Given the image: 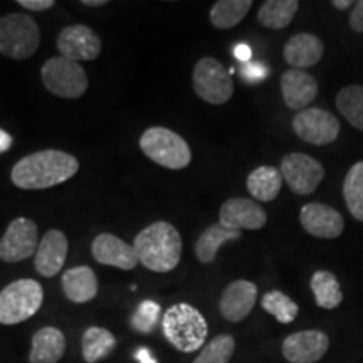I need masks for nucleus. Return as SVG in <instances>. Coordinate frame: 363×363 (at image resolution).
I'll use <instances>...</instances> for the list:
<instances>
[{
	"label": "nucleus",
	"mask_w": 363,
	"mask_h": 363,
	"mask_svg": "<svg viewBox=\"0 0 363 363\" xmlns=\"http://www.w3.org/2000/svg\"><path fill=\"white\" fill-rule=\"evenodd\" d=\"M79 162L61 150H43L21 158L11 172L12 184L22 190H43L65 184L78 174Z\"/></svg>",
	"instance_id": "1"
},
{
	"label": "nucleus",
	"mask_w": 363,
	"mask_h": 363,
	"mask_svg": "<svg viewBox=\"0 0 363 363\" xmlns=\"http://www.w3.org/2000/svg\"><path fill=\"white\" fill-rule=\"evenodd\" d=\"M133 249L138 264L153 272H169L179 266L182 257L180 233L170 222L157 220L135 238Z\"/></svg>",
	"instance_id": "2"
},
{
	"label": "nucleus",
	"mask_w": 363,
	"mask_h": 363,
	"mask_svg": "<svg viewBox=\"0 0 363 363\" xmlns=\"http://www.w3.org/2000/svg\"><path fill=\"white\" fill-rule=\"evenodd\" d=\"M162 328L172 347L184 353L201 350L208 333L206 318L187 303L170 306L162 318Z\"/></svg>",
	"instance_id": "3"
},
{
	"label": "nucleus",
	"mask_w": 363,
	"mask_h": 363,
	"mask_svg": "<svg viewBox=\"0 0 363 363\" xmlns=\"http://www.w3.org/2000/svg\"><path fill=\"white\" fill-rule=\"evenodd\" d=\"M140 148L150 160L170 170H182L192 162L189 143L175 131L163 126H152L140 138Z\"/></svg>",
	"instance_id": "4"
},
{
	"label": "nucleus",
	"mask_w": 363,
	"mask_h": 363,
	"mask_svg": "<svg viewBox=\"0 0 363 363\" xmlns=\"http://www.w3.org/2000/svg\"><path fill=\"white\" fill-rule=\"evenodd\" d=\"M40 44L39 26L26 13H9L0 17V54L24 61L33 57Z\"/></svg>",
	"instance_id": "5"
},
{
	"label": "nucleus",
	"mask_w": 363,
	"mask_h": 363,
	"mask_svg": "<svg viewBox=\"0 0 363 363\" xmlns=\"http://www.w3.org/2000/svg\"><path fill=\"white\" fill-rule=\"evenodd\" d=\"M44 301L43 286L34 279H17L0 291V323L17 325L33 318Z\"/></svg>",
	"instance_id": "6"
},
{
	"label": "nucleus",
	"mask_w": 363,
	"mask_h": 363,
	"mask_svg": "<svg viewBox=\"0 0 363 363\" xmlns=\"http://www.w3.org/2000/svg\"><path fill=\"white\" fill-rule=\"evenodd\" d=\"M40 78L45 89L65 99L81 98L88 91V76L79 62L57 56L44 62Z\"/></svg>",
	"instance_id": "7"
},
{
	"label": "nucleus",
	"mask_w": 363,
	"mask_h": 363,
	"mask_svg": "<svg viewBox=\"0 0 363 363\" xmlns=\"http://www.w3.org/2000/svg\"><path fill=\"white\" fill-rule=\"evenodd\" d=\"M194 91L202 101L208 104H224L233 98L234 83L230 72L214 57H202L195 65Z\"/></svg>",
	"instance_id": "8"
},
{
	"label": "nucleus",
	"mask_w": 363,
	"mask_h": 363,
	"mask_svg": "<svg viewBox=\"0 0 363 363\" xmlns=\"http://www.w3.org/2000/svg\"><path fill=\"white\" fill-rule=\"evenodd\" d=\"M281 177L296 195H310L323 182L325 169L316 158L305 153H289L281 160Z\"/></svg>",
	"instance_id": "9"
},
{
	"label": "nucleus",
	"mask_w": 363,
	"mask_h": 363,
	"mask_svg": "<svg viewBox=\"0 0 363 363\" xmlns=\"http://www.w3.org/2000/svg\"><path fill=\"white\" fill-rule=\"evenodd\" d=\"M293 130L303 142L311 145H330L338 138L340 121L321 108H306L293 118Z\"/></svg>",
	"instance_id": "10"
},
{
	"label": "nucleus",
	"mask_w": 363,
	"mask_h": 363,
	"mask_svg": "<svg viewBox=\"0 0 363 363\" xmlns=\"http://www.w3.org/2000/svg\"><path fill=\"white\" fill-rule=\"evenodd\" d=\"M38 246L39 235L35 222L26 217L13 219L0 239V261L21 262L35 254Z\"/></svg>",
	"instance_id": "11"
},
{
	"label": "nucleus",
	"mask_w": 363,
	"mask_h": 363,
	"mask_svg": "<svg viewBox=\"0 0 363 363\" xmlns=\"http://www.w3.org/2000/svg\"><path fill=\"white\" fill-rule=\"evenodd\" d=\"M57 51L69 61H93L101 54V39L88 26H67L57 35Z\"/></svg>",
	"instance_id": "12"
},
{
	"label": "nucleus",
	"mask_w": 363,
	"mask_h": 363,
	"mask_svg": "<svg viewBox=\"0 0 363 363\" xmlns=\"http://www.w3.org/2000/svg\"><path fill=\"white\" fill-rule=\"evenodd\" d=\"M330 340L320 330H305L289 335L283 342V357L289 363H316L326 355Z\"/></svg>",
	"instance_id": "13"
},
{
	"label": "nucleus",
	"mask_w": 363,
	"mask_h": 363,
	"mask_svg": "<svg viewBox=\"0 0 363 363\" xmlns=\"http://www.w3.org/2000/svg\"><path fill=\"white\" fill-rule=\"evenodd\" d=\"M219 222L234 230H259L266 225V211L256 201L244 197L229 199L222 203Z\"/></svg>",
	"instance_id": "14"
},
{
	"label": "nucleus",
	"mask_w": 363,
	"mask_h": 363,
	"mask_svg": "<svg viewBox=\"0 0 363 363\" xmlns=\"http://www.w3.org/2000/svg\"><path fill=\"white\" fill-rule=\"evenodd\" d=\"M299 222L308 234L320 239H337L345 229V220L338 211L316 202L301 208Z\"/></svg>",
	"instance_id": "15"
},
{
	"label": "nucleus",
	"mask_w": 363,
	"mask_h": 363,
	"mask_svg": "<svg viewBox=\"0 0 363 363\" xmlns=\"http://www.w3.org/2000/svg\"><path fill=\"white\" fill-rule=\"evenodd\" d=\"M67 238L61 230L52 229L43 235L35 251L34 267L44 278H54L65 266L67 257Z\"/></svg>",
	"instance_id": "16"
},
{
	"label": "nucleus",
	"mask_w": 363,
	"mask_h": 363,
	"mask_svg": "<svg viewBox=\"0 0 363 363\" xmlns=\"http://www.w3.org/2000/svg\"><path fill=\"white\" fill-rule=\"evenodd\" d=\"M91 252L99 264L113 266L118 269L131 271L138 264L133 246L113 234H99L91 244Z\"/></svg>",
	"instance_id": "17"
},
{
	"label": "nucleus",
	"mask_w": 363,
	"mask_h": 363,
	"mask_svg": "<svg viewBox=\"0 0 363 363\" xmlns=\"http://www.w3.org/2000/svg\"><path fill=\"white\" fill-rule=\"evenodd\" d=\"M257 288L251 281L239 279L230 283L222 293L219 310L222 316L230 323H239L252 311L256 305Z\"/></svg>",
	"instance_id": "18"
},
{
	"label": "nucleus",
	"mask_w": 363,
	"mask_h": 363,
	"mask_svg": "<svg viewBox=\"0 0 363 363\" xmlns=\"http://www.w3.org/2000/svg\"><path fill=\"white\" fill-rule=\"evenodd\" d=\"M281 94L286 106L294 111H303L315 101L318 94V83L306 71L289 69L281 78Z\"/></svg>",
	"instance_id": "19"
},
{
	"label": "nucleus",
	"mask_w": 363,
	"mask_h": 363,
	"mask_svg": "<svg viewBox=\"0 0 363 363\" xmlns=\"http://www.w3.org/2000/svg\"><path fill=\"white\" fill-rule=\"evenodd\" d=\"M325 48L320 38L315 34L301 33L294 34L293 38L288 39L284 45V59L293 69H308V67L318 65L321 57H323Z\"/></svg>",
	"instance_id": "20"
},
{
	"label": "nucleus",
	"mask_w": 363,
	"mask_h": 363,
	"mask_svg": "<svg viewBox=\"0 0 363 363\" xmlns=\"http://www.w3.org/2000/svg\"><path fill=\"white\" fill-rule=\"evenodd\" d=\"M66 338L59 328L45 326L35 331L30 340V363H57L65 357Z\"/></svg>",
	"instance_id": "21"
},
{
	"label": "nucleus",
	"mask_w": 363,
	"mask_h": 363,
	"mask_svg": "<svg viewBox=\"0 0 363 363\" xmlns=\"http://www.w3.org/2000/svg\"><path fill=\"white\" fill-rule=\"evenodd\" d=\"M62 288L71 303H89L98 294V279L89 266H76L62 274Z\"/></svg>",
	"instance_id": "22"
},
{
	"label": "nucleus",
	"mask_w": 363,
	"mask_h": 363,
	"mask_svg": "<svg viewBox=\"0 0 363 363\" xmlns=\"http://www.w3.org/2000/svg\"><path fill=\"white\" fill-rule=\"evenodd\" d=\"M239 238L240 230L229 229V227L222 225L220 222H216V224L208 225L207 229L199 235L197 242H195V256H197V259L203 262V264H211V262H214L222 244Z\"/></svg>",
	"instance_id": "23"
},
{
	"label": "nucleus",
	"mask_w": 363,
	"mask_h": 363,
	"mask_svg": "<svg viewBox=\"0 0 363 363\" xmlns=\"http://www.w3.org/2000/svg\"><path fill=\"white\" fill-rule=\"evenodd\" d=\"M246 185L249 194L256 201L271 202L279 195L283 177H281L279 169H274V167H259L249 174Z\"/></svg>",
	"instance_id": "24"
},
{
	"label": "nucleus",
	"mask_w": 363,
	"mask_h": 363,
	"mask_svg": "<svg viewBox=\"0 0 363 363\" xmlns=\"http://www.w3.org/2000/svg\"><path fill=\"white\" fill-rule=\"evenodd\" d=\"M116 347V338L110 330L91 326L81 338V352L86 363H98L111 355Z\"/></svg>",
	"instance_id": "25"
},
{
	"label": "nucleus",
	"mask_w": 363,
	"mask_h": 363,
	"mask_svg": "<svg viewBox=\"0 0 363 363\" xmlns=\"http://www.w3.org/2000/svg\"><path fill=\"white\" fill-rule=\"evenodd\" d=\"M298 9V0H267L257 12V21L267 29L281 30L291 24Z\"/></svg>",
	"instance_id": "26"
},
{
	"label": "nucleus",
	"mask_w": 363,
	"mask_h": 363,
	"mask_svg": "<svg viewBox=\"0 0 363 363\" xmlns=\"http://www.w3.org/2000/svg\"><path fill=\"white\" fill-rule=\"evenodd\" d=\"M311 291L315 294L316 305L325 310H335L342 305L343 293L337 276L330 271H316L311 278Z\"/></svg>",
	"instance_id": "27"
},
{
	"label": "nucleus",
	"mask_w": 363,
	"mask_h": 363,
	"mask_svg": "<svg viewBox=\"0 0 363 363\" xmlns=\"http://www.w3.org/2000/svg\"><path fill=\"white\" fill-rule=\"evenodd\" d=\"M251 0H219L211 9V24L216 29H233L251 11Z\"/></svg>",
	"instance_id": "28"
},
{
	"label": "nucleus",
	"mask_w": 363,
	"mask_h": 363,
	"mask_svg": "<svg viewBox=\"0 0 363 363\" xmlns=\"http://www.w3.org/2000/svg\"><path fill=\"white\" fill-rule=\"evenodd\" d=\"M337 108L353 128L363 131V86L352 84L337 94Z\"/></svg>",
	"instance_id": "29"
},
{
	"label": "nucleus",
	"mask_w": 363,
	"mask_h": 363,
	"mask_svg": "<svg viewBox=\"0 0 363 363\" xmlns=\"http://www.w3.org/2000/svg\"><path fill=\"white\" fill-rule=\"evenodd\" d=\"M343 199L350 214L363 222V160L355 163L345 177Z\"/></svg>",
	"instance_id": "30"
},
{
	"label": "nucleus",
	"mask_w": 363,
	"mask_h": 363,
	"mask_svg": "<svg viewBox=\"0 0 363 363\" xmlns=\"http://www.w3.org/2000/svg\"><path fill=\"white\" fill-rule=\"evenodd\" d=\"M261 306L264 308V311L274 316L276 320L283 325L293 323L294 318L298 316V311H299L296 303L281 291L266 293L261 299Z\"/></svg>",
	"instance_id": "31"
},
{
	"label": "nucleus",
	"mask_w": 363,
	"mask_h": 363,
	"mask_svg": "<svg viewBox=\"0 0 363 363\" xmlns=\"http://www.w3.org/2000/svg\"><path fill=\"white\" fill-rule=\"evenodd\" d=\"M235 350V340L230 335H217L202 347L194 363H229Z\"/></svg>",
	"instance_id": "32"
},
{
	"label": "nucleus",
	"mask_w": 363,
	"mask_h": 363,
	"mask_svg": "<svg viewBox=\"0 0 363 363\" xmlns=\"http://www.w3.org/2000/svg\"><path fill=\"white\" fill-rule=\"evenodd\" d=\"M160 305L155 301H143L131 316V326L140 333H152L160 318Z\"/></svg>",
	"instance_id": "33"
},
{
	"label": "nucleus",
	"mask_w": 363,
	"mask_h": 363,
	"mask_svg": "<svg viewBox=\"0 0 363 363\" xmlns=\"http://www.w3.org/2000/svg\"><path fill=\"white\" fill-rule=\"evenodd\" d=\"M267 74H269V69H267L266 65H262L259 61H251L240 67V78L246 81L247 84L261 83L262 79L267 78Z\"/></svg>",
	"instance_id": "34"
},
{
	"label": "nucleus",
	"mask_w": 363,
	"mask_h": 363,
	"mask_svg": "<svg viewBox=\"0 0 363 363\" xmlns=\"http://www.w3.org/2000/svg\"><path fill=\"white\" fill-rule=\"evenodd\" d=\"M21 7H24L26 11H33V12H40V11H48L56 6L54 0H19Z\"/></svg>",
	"instance_id": "35"
},
{
	"label": "nucleus",
	"mask_w": 363,
	"mask_h": 363,
	"mask_svg": "<svg viewBox=\"0 0 363 363\" xmlns=\"http://www.w3.org/2000/svg\"><path fill=\"white\" fill-rule=\"evenodd\" d=\"M350 27L355 33H363V0L355 4L350 13Z\"/></svg>",
	"instance_id": "36"
},
{
	"label": "nucleus",
	"mask_w": 363,
	"mask_h": 363,
	"mask_svg": "<svg viewBox=\"0 0 363 363\" xmlns=\"http://www.w3.org/2000/svg\"><path fill=\"white\" fill-rule=\"evenodd\" d=\"M234 57L238 59L240 65H247V62H251L252 57L251 48L247 44H238L234 48Z\"/></svg>",
	"instance_id": "37"
},
{
	"label": "nucleus",
	"mask_w": 363,
	"mask_h": 363,
	"mask_svg": "<svg viewBox=\"0 0 363 363\" xmlns=\"http://www.w3.org/2000/svg\"><path fill=\"white\" fill-rule=\"evenodd\" d=\"M135 358H136V362H138V363H157L155 357L152 355V352H150L148 348H145V347H140L138 350L135 352Z\"/></svg>",
	"instance_id": "38"
},
{
	"label": "nucleus",
	"mask_w": 363,
	"mask_h": 363,
	"mask_svg": "<svg viewBox=\"0 0 363 363\" xmlns=\"http://www.w3.org/2000/svg\"><path fill=\"white\" fill-rule=\"evenodd\" d=\"M12 145V136L7 133V131L0 130V153L7 152Z\"/></svg>",
	"instance_id": "39"
},
{
	"label": "nucleus",
	"mask_w": 363,
	"mask_h": 363,
	"mask_svg": "<svg viewBox=\"0 0 363 363\" xmlns=\"http://www.w3.org/2000/svg\"><path fill=\"white\" fill-rule=\"evenodd\" d=\"M333 7L335 9H338V11H345V9H348V7H352L353 6V2L352 0H333Z\"/></svg>",
	"instance_id": "40"
},
{
	"label": "nucleus",
	"mask_w": 363,
	"mask_h": 363,
	"mask_svg": "<svg viewBox=\"0 0 363 363\" xmlns=\"http://www.w3.org/2000/svg\"><path fill=\"white\" fill-rule=\"evenodd\" d=\"M83 6H88V7H99V6H104V4H108L106 0H83Z\"/></svg>",
	"instance_id": "41"
}]
</instances>
